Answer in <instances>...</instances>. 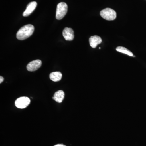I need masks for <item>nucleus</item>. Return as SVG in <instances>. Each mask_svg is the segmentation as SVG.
I'll use <instances>...</instances> for the list:
<instances>
[{
	"label": "nucleus",
	"mask_w": 146,
	"mask_h": 146,
	"mask_svg": "<svg viewBox=\"0 0 146 146\" xmlns=\"http://www.w3.org/2000/svg\"><path fill=\"white\" fill-rule=\"evenodd\" d=\"M34 27L33 25L29 24L21 27L16 34V37L18 40H24L27 39L33 34Z\"/></svg>",
	"instance_id": "f257e3e1"
},
{
	"label": "nucleus",
	"mask_w": 146,
	"mask_h": 146,
	"mask_svg": "<svg viewBox=\"0 0 146 146\" xmlns=\"http://www.w3.org/2000/svg\"><path fill=\"white\" fill-rule=\"evenodd\" d=\"M68 6L64 2L59 3L57 6L56 18L58 20L63 19L68 12Z\"/></svg>",
	"instance_id": "f03ea898"
},
{
	"label": "nucleus",
	"mask_w": 146,
	"mask_h": 146,
	"mask_svg": "<svg viewBox=\"0 0 146 146\" xmlns=\"http://www.w3.org/2000/svg\"><path fill=\"white\" fill-rule=\"evenodd\" d=\"M102 18L107 21H113L117 18L116 11L111 8H106L103 9L100 13Z\"/></svg>",
	"instance_id": "7ed1b4c3"
},
{
	"label": "nucleus",
	"mask_w": 146,
	"mask_h": 146,
	"mask_svg": "<svg viewBox=\"0 0 146 146\" xmlns=\"http://www.w3.org/2000/svg\"><path fill=\"white\" fill-rule=\"evenodd\" d=\"M30 102V100L28 97H22L18 98L16 100L15 104L18 108L23 109L28 106Z\"/></svg>",
	"instance_id": "20e7f679"
},
{
	"label": "nucleus",
	"mask_w": 146,
	"mask_h": 146,
	"mask_svg": "<svg viewBox=\"0 0 146 146\" xmlns=\"http://www.w3.org/2000/svg\"><path fill=\"white\" fill-rule=\"evenodd\" d=\"M42 61L41 60H35L31 61L27 66V70L29 72H34L37 70L42 66Z\"/></svg>",
	"instance_id": "39448f33"
},
{
	"label": "nucleus",
	"mask_w": 146,
	"mask_h": 146,
	"mask_svg": "<svg viewBox=\"0 0 146 146\" xmlns=\"http://www.w3.org/2000/svg\"><path fill=\"white\" fill-rule=\"evenodd\" d=\"M63 35L66 41H72L74 37V31L70 28H65L63 31Z\"/></svg>",
	"instance_id": "423d86ee"
},
{
	"label": "nucleus",
	"mask_w": 146,
	"mask_h": 146,
	"mask_svg": "<svg viewBox=\"0 0 146 146\" xmlns=\"http://www.w3.org/2000/svg\"><path fill=\"white\" fill-rule=\"evenodd\" d=\"M36 6L37 3L36 2L33 1L27 5L26 9L23 13V16L24 17H27L29 16L36 8Z\"/></svg>",
	"instance_id": "0eeeda50"
},
{
	"label": "nucleus",
	"mask_w": 146,
	"mask_h": 146,
	"mask_svg": "<svg viewBox=\"0 0 146 146\" xmlns=\"http://www.w3.org/2000/svg\"><path fill=\"white\" fill-rule=\"evenodd\" d=\"M89 42L90 46L93 48H95L98 45L102 43V39L100 36L94 35L90 37Z\"/></svg>",
	"instance_id": "6e6552de"
},
{
	"label": "nucleus",
	"mask_w": 146,
	"mask_h": 146,
	"mask_svg": "<svg viewBox=\"0 0 146 146\" xmlns=\"http://www.w3.org/2000/svg\"><path fill=\"white\" fill-rule=\"evenodd\" d=\"M65 97V93L62 90L56 91L55 93L53 99L58 103H61L63 101Z\"/></svg>",
	"instance_id": "1a4fd4ad"
},
{
	"label": "nucleus",
	"mask_w": 146,
	"mask_h": 146,
	"mask_svg": "<svg viewBox=\"0 0 146 146\" xmlns=\"http://www.w3.org/2000/svg\"><path fill=\"white\" fill-rule=\"evenodd\" d=\"M62 77V74L59 72H53L50 74V79L54 82L60 81Z\"/></svg>",
	"instance_id": "9d476101"
},
{
	"label": "nucleus",
	"mask_w": 146,
	"mask_h": 146,
	"mask_svg": "<svg viewBox=\"0 0 146 146\" xmlns=\"http://www.w3.org/2000/svg\"><path fill=\"white\" fill-rule=\"evenodd\" d=\"M116 50L119 52L122 53L123 54H125L129 56H134L133 54L130 51L127 49L126 48H125V47L121 46L117 47V48H116Z\"/></svg>",
	"instance_id": "9b49d317"
},
{
	"label": "nucleus",
	"mask_w": 146,
	"mask_h": 146,
	"mask_svg": "<svg viewBox=\"0 0 146 146\" xmlns=\"http://www.w3.org/2000/svg\"><path fill=\"white\" fill-rule=\"evenodd\" d=\"M3 78L2 76H0V83H1L3 81Z\"/></svg>",
	"instance_id": "f8f14e48"
},
{
	"label": "nucleus",
	"mask_w": 146,
	"mask_h": 146,
	"mask_svg": "<svg viewBox=\"0 0 146 146\" xmlns=\"http://www.w3.org/2000/svg\"><path fill=\"white\" fill-rule=\"evenodd\" d=\"M54 146H66L65 145H62V144H58V145H55Z\"/></svg>",
	"instance_id": "ddd939ff"
}]
</instances>
